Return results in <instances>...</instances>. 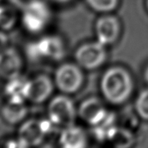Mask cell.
<instances>
[{
    "mask_svg": "<svg viewBox=\"0 0 148 148\" xmlns=\"http://www.w3.org/2000/svg\"><path fill=\"white\" fill-rule=\"evenodd\" d=\"M134 88L132 75L121 66L108 69L100 81V89L104 99L112 104L119 105L128 100Z\"/></svg>",
    "mask_w": 148,
    "mask_h": 148,
    "instance_id": "1",
    "label": "cell"
},
{
    "mask_svg": "<svg viewBox=\"0 0 148 148\" xmlns=\"http://www.w3.org/2000/svg\"><path fill=\"white\" fill-rule=\"evenodd\" d=\"M51 18L49 7L42 0H30L23 8L21 20L24 28L32 34H38L48 26Z\"/></svg>",
    "mask_w": 148,
    "mask_h": 148,
    "instance_id": "2",
    "label": "cell"
},
{
    "mask_svg": "<svg viewBox=\"0 0 148 148\" xmlns=\"http://www.w3.org/2000/svg\"><path fill=\"white\" fill-rule=\"evenodd\" d=\"M77 114L73 100L65 95L55 97L49 103V119L56 126L66 127L73 125Z\"/></svg>",
    "mask_w": 148,
    "mask_h": 148,
    "instance_id": "3",
    "label": "cell"
},
{
    "mask_svg": "<svg viewBox=\"0 0 148 148\" xmlns=\"http://www.w3.org/2000/svg\"><path fill=\"white\" fill-rule=\"evenodd\" d=\"M54 125L49 120L31 119L22 123L18 133L20 147H36L42 143Z\"/></svg>",
    "mask_w": 148,
    "mask_h": 148,
    "instance_id": "4",
    "label": "cell"
},
{
    "mask_svg": "<svg viewBox=\"0 0 148 148\" xmlns=\"http://www.w3.org/2000/svg\"><path fill=\"white\" fill-rule=\"evenodd\" d=\"M64 45L58 36H45L27 47V54L31 59H49L59 61L64 56Z\"/></svg>",
    "mask_w": 148,
    "mask_h": 148,
    "instance_id": "5",
    "label": "cell"
},
{
    "mask_svg": "<svg viewBox=\"0 0 148 148\" xmlns=\"http://www.w3.org/2000/svg\"><path fill=\"white\" fill-rule=\"evenodd\" d=\"M84 82V74L77 64L64 63L55 72L54 83L59 90L64 94L77 92Z\"/></svg>",
    "mask_w": 148,
    "mask_h": 148,
    "instance_id": "6",
    "label": "cell"
},
{
    "mask_svg": "<svg viewBox=\"0 0 148 148\" xmlns=\"http://www.w3.org/2000/svg\"><path fill=\"white\" fill-rule=\"evenodd\" d=\"M77 64L81 68L92 70L101 66L107 59L105 45L97 42L81 45L75 53Z\"/></svg>",
    "mask_w": 148,
    "mask_h": 148,
    "instance_id": "7",
    "label": "cell"
},
{
    "mask_svg": "<svg viewBox=\"0 0 148 148\" xmlns=\"http://www.w3.org/2000/svg\"><path fill=\"white\" fill-rule=\"evenodd\" d=\"M53 82L46 75H38L28 80L25 98L33 103H42L48 100L53 91Z\"/></svg>",
    "mask_w": 148,
    "mask_h": 148,
    "instance_id": "8",
    "label": "cell"
},
{
    "mask_svg": "<svg viewBox=\"0 0 148 148\" xmlns=\"http://www.w3.org/2000/svg\"><path fill=\"white\" fill-rule=\"evenodd\" d=\"M23 60L16 49L8 46L0 53V77L9 81L21 75Z\"/></svg>",
    "mask_w": 148,
    "mask_h": 148,
    "instance_id": "9",
    "label": "cell"
},
{
    "mask_svg": "<svg viewBox=\"0 0 148 148\" xmlns=\"http://www.w3.org/2000/svg\"><path fill=\"white\" fill-rule=\"evenodd\" d=\"M120 23L113 15H103L98 18L95 25L97 41L105 46L112 45L117 41L120 35Z\"/></svg>",
    "mask_w": 148,
    "mask_h": 148,
    "instance_id": "10",
    "label": "cell"
},
{
    "mask_svg": "<svg viewBox=\"0 0 148 148\" xmlns=\"http://www.w3.org/2000/svg\"><path fill=\"white\" fill-rule=\"evenodd\" d=\"M77 113L84 122L93 127L101 122L108 112L98 98L90 97L81 103Z\"/></svg>",
    "mask_w": 148,
    "mask_h": 148,
    "instance_id": "11",
    "label": "cell"
},
{
    "mask_svg": "<svg viewBox=\"0 0 148 148\" xmlns=\"http://www.w3.org/2000/svg\"><path fill=\"white\" fill-rule=\"evenodd\" d=\"M26 100H8L1 109V115L4 121L11 125L24 122L28 114Z\"/></svg>",
    "mask_w": 148,
    "mask_h": 148,
    "instance_id": "12",
    "label": "cell"
},
{
    "mask_svg": "<svg viewBox=\"0 0 148 148\" xmlns=\"http://www.w3.org/2000/svg\"><path fill=\"white\" fill-rule=\"evenodd\" d=\"M87 135L83 129L73 125L64 127L59 143L64 148H84L87 146Z\"/></svg>",
    "mask_w": 148,
    "mask_h": 148,
    "instance_id": "13",
    "label": "cell"
},
{
    "mask_svg": "<svg viewBox=\"0 0 148 148\" xmlns=\"http://www.w3.org/2000/svg\"><path fill=\"white\" fill-rule=\"evenodd\" d=\"M28 80L23 78L21 75L11 80L7 81L5 92L8 100H26L25 98L26 84Z\"/></svg>",
    "mask_w": 148,
    "mask_h": 148,
    "instance_id": "14",
    "label": "cell"
},
{
    "mask_svg": "<svg viewBox=\"0 0 148 148\" xmlns=\"http://www.w3.org/2000/svg\"><path fill=\"white\" fill-rule=\"evenodd\" d=\"M18 20L17 10L10 4L0 3V30L9 31L14 28Z\"/></svg>",
    "mask_w": 148,
    "mask_h": 148,
    "instance_id": "15",
    "label": "cell"
},
{
    "mask_svg": "<svg viewBox=\"0 0 148 148\" xmlns=\"http://www.w3.org/2000/svg\"><path fill=\"white\" fill-rule=\"evenodd\" d=\"M108 141L116 147L125 148L132 147L135 142V138L128 129L116 127L111 132Z\"/></svg>",
    "mask_w": 148,
    "mask_h": 148,
    "instance_id": "16",
    "label": "cell"
},
{
    "mask_svg": "<svg viewBox=\"0 0 148 148\" xmlns=\"http://www.w3.org/2000/svg\"><path fill=\"white\" fill-rule=\"evenodd\" d=\"M115 125V116L112 113L108 112L106 117L97 125L93 126V132L95 136L100 141L108 140L109 135L113 129L116 127Z\"/></svg>",
    "mask_w": 148,
    "mask_h": 148,
    "instance_id": "17",
    "label": "cell"
},
{
    "mask_svg": "<svg viewBox=\"0 0 148 148\" xmlns=\"http://www.w3.org/2000/svg\"><path fill=\"white\" fill-rule=\"evenodd\" d=\"M86 2L92 10L104 14L114 10L119 4V0H86Z\"/></svg>",
    "mask_w": 148,
    "mask_h": 148,
    "instance_id": "18",
    "label": "cell"
},
{
    "mask_svg": "<svg viewBox=\"0 0 148 148\" xmlns=\"http://www.w3.org/2000/svg\"><path fill=\"white\" fill-rule=\"evenodd\" d=\"M135 108L141 119L148 120V88L138 94L135 100Z\"/></svg>",
    "mask_w": 148,
    "mask_h": 148,
    "instance_id": "19",
    "label": "cell"
},
{
    "mask_svg": "<svg viewBox=\"0 0 148 148\" xmlns=\"http://www.w3.org/2000/svg\"><path fill=\"white\" fill-rule=\"evenodd\" d=\"M9 46V38L5 31L0 30V53Z\"/></svg>",
    "mask_w": 148,
    "mask_h": 148,
    "instance_id": "20",
    "label": "cell"
},
{
    "mask_svg": "<svg viewBox=\"0 0 148 148\" xmlns=\"http://www.w3.org/2000/svg\"><path fill=\"white\" fill-rule=\"evenodd\" d=\"M143 76H144V79L146 82L148 84V66L146 67L144 70V73H143Z\"/></svg>",
    "mask_w": 148,
    "mask_h": 148,
    "instance_id": "21",
    "label": "cell"
},
{
    "mask_svg": "<svg viewBox=\"0 0 148 148\" xmlns=\"http://www.w3.org/2000/svg\"><path fill=\"white\" fill-rule=\"evenodd\" d=\"M53 1H54L58 3H67L71 2L72 0H53Z\"/></svg>",
    "mask_w": 148,
    "mask_h": 148,
    "instance_id": "22",
    "label": "cell"
},
{
    "mask_svg": "<svg viewBox=\"0 0 148 148\" xmlns=\"http://www.w3.org/2000/svg\"><path fill=\"white\" fill-rule=\"evenodd\" d=\"M147 10H148V0H147Z\"/></svg>",
    "mask_w": 148,
    "mask_h": 148,
    "instance_id": "23",
    "label": "cell"
},
{
    "mask_svg": "<svg viewBox=\"0 0 148 148\" xmlns=\"http://www.w3.org/2000/svg\"><path fill=\"white\" fill-rule=\"evenodd\" d=\"M1 1H2V0H0V2H1Z\"/></svg>",
    "mask_w": 148,
    "mask_h": 148,
    "instance_id": "24",
    "label": "cell"
}]
</instances>
